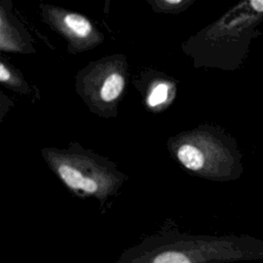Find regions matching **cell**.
I'll return each instance as SVG.
<instances>
[{"label": "cell", "mask_w": 263, "mask_h": 263, "mask_svg": "<svg viewBox=\"0 0 263 263\" xmlns=\"http://www.w3.org/2000/svg\"><path fill=\"white\" fill-rule=\"evenodd\" d=\"M263 259V241L249 236L179 237L144 242L115 263H224Z\"/></svg>", "instance_id": "obj_1"}, {"label": "cell", "mask_w": 263, "mask_h": 263, "mask_svg": "<svg viewBox=\"0 0 263 263\" xmlns=\"http://www.w3.org/2000/svg\"><path fill=\"white\" fill-rule=\"evenodd\" d=\"M10 78V73L8 70H6V68L4 67V65H0V79L1 81H6Z\"/></svg>", "instance_id": "obj_8"}, {"label": "cell", "mask_w": 263, "mask_h": 263, "mask_svg": "<svg viewBox=\"0 0 263 263\" xmlns=\"http://www.w3.org/2000/svg\"><path fill=\"white\" fill-rule=\"evenodd\" d=\"M82 190L88 192V193H93L98 190V184L96 183L95 180L85 177L83 185H82Z\"/></svg>", "instance_id": "obj_7"}, {"label": "cell", "mask_w": 263, "mask_h": 263, "mask_svg": "<svg viewBox=\"0 0 263 263\" xmlns=\"http://www.w3.org/2000/svg\"><path fill=\"white\" fill-rule=\"evenodd\" d=\"M59 175L69 187L73 189H82L85 177L76 168L67 164H62L59 166Z\"/></svg>", "instance_id": "obj_5"}, {"label": "cell", "mask_w": 263, "mask_h": 263, "mask_svg": "<svg viewBox=\"0 0 263 263\" xmlns=\"http://www.w3.org/2000/svg\"><path fill=\"white\" fill-rule=\"evenodd\" d=\"M167 85L164 83L157 84L148 97V104L150 107H155L162 104L167 98Z\"/></svg>", "instance_id": "obj_6"}, {"label": "cell", "mask_w": 263, "mask_h": 263, "mask_svg": "<svg viewBox=\"0 0 263 263\" xmlns=\"http://www.w3.org/2000/svg\"><path fill=\"white\" fill-rule=\"evenodd\" d=\"M124 85L123 78L120 74L113 73L109 75L103 83L101 88V97L104 101H113L115 100L122 91Z\"/></svg>", "instance_id": "obj_3"}, {"label": "cell", "mask_w": 263, "mask_h": 263, "mask_svg": "<svg viewBox=\"0 0 263 263\" xmlns=\"http://www.w3.org/2000/svg\"><path fill=\"white\" fill-rule=\"evenodd\" d=\"M180 1H167V3H179Z\"/></svg>", "instance_id": "obj_9"}, {"label": "cell", "mask_w": 263, "mask_h": 263, "mask_svg": "<svg viewBox=\"0 0 263 263\" xmlns=\"http://www.w3.org/2000/svg\"><path fill=\"white\" fill-rule=\"evenodd\" d=\"M179 160L191 171H199L205 162V156L195 146L184 144L178 150Z\"/></svg>", "instance_id": "obj_2"}, {"label": "cell", "mask_w": 263, "mask_h": 263, "mask_svg": "<svg viewBox=\"0 0 263 263\" xmlns=\"http://www.w3.org/2000/svg\"><path fill=\"white\" fill-rule=\"evenodd\" d=\"M66 26L72 30L77 36L85 37L87 36L91 31L90 23L82 15L70 13L67 14L64 18Z\"/></svg>", "instance_id": "obj_4"}]
</instances>
